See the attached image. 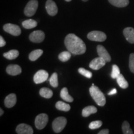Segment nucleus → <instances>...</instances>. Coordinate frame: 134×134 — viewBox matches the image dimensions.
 Segmentation results:
<instances>
[{"label":"nucleus","instance_id":"1","mask_svg":"<svg viewBox=\"0 0 134 134\" xmlns=\"http://www.w3.org/2000/svg\"><path fill=\"white\" fill-rule=\"evenodd\" d=\"M65 45L67 50L74 55L83 54L86 50L85 42L74 34L67 35L65 38Z\"/></svg>","mask_w":134,"mask_h":134},{"label":"nucleus","instance_id":"2","mask_svg":"<svg viewBox=\"0 0 134 134\" xmlns=\"http://www.w3.org/2000/svg\"><path fill=\"white\" fill-rule=\"evenodd\" d=\"M90 93L92 98L96 102V103L99 106H104L105 104V98L104 94L103 93L98 87L92 86L90 88Z\"/></svg>","mask_w":134,"mask_h":134},{"label":"nucleus","instance_id":"3","mask_svg":"<svg viewBox=\"0 0 134 134\" xmlns=\"http://www.w3.org/2000/svg\"><path fill=\"white\" fill-rule=\"evenodd\" d=\"M67 123L66 119L64 117H58L53 120L52 128L55 133H60L64 129Z\"/></svg>","mask_w":134,"mask_h":134},{"label":"nucleus","instance_id":"4","mask_svg":"<svg viewBox=\"0 0 134 134\" xmlns=\"http://www.w3.org/2000/svg\"><path fill=\"white\" fill-rule=\"evenodd\" d=\"M38 3L37 0H31L26 4L24 8V14L26 16L31 17L35 14L38 8Z\"/></svg>","mask_w":134,"mask_h":134},{"label":"nucleus","instance_id":"5","mask_svg":"<svg viewBox=\"0 0 134 134\" xmlns=\"http://www.w3.org/2000/svg\"><path fill=\"white\" fill-rule=\"evenodd\" d=\"M88 39L92 41H96V42H103L105 41L107 36L105 33L101 31H91L88 33L87 36Z\"/></svg>","mask_w":134,"mask_h":134},{"label":"nucleus","instance_id":"6","mask_svg":"<svg viewBox=\"0 0 134 134\" xmlns=\"http://www.w3.org/2000/svg\"><path fill=\"white\" fill-rule=\"evenodd\" d=\"M48 121V117L46 114H41L36 117L35 120V125L38 130L45 128Z\"/></svg>","mask_w":134,"mask_h":134},{"label":"nucleus","instance_id":"7","mask_svg":"<svg viewBox=\"0 0 134 134\" xmlns=\"http://www.w3.org/2000/svg\"><path fill=\"white\" fill-rule=\"evenodd\" d=\"M3 29L5 32L13 35L14 36H18L21 34V28L17 25L13 24H6L3 26Z\"/></svg>","mask_w":134,"mask_h":134},{"label":"nucleus","instance_id":"8","mask_svg":"<svg viewBox=\"0 0 134 134\" xmlns=\"http://www.w3.org/2000/svg\"><path fill=\"white\" fill-rule=\"evenodd\" d=\"M48 78V73L46 70H41L38 71L34 76V81L36 84L42 83L47 81Z\"/></svg>","mask_w":134,"mask_h":134},{"label":"nucleus","instance_id":"9","mask_svg":"<svg viewBox=\"0 0 134 134\" xmlns=\"http://www.w3.org/2000/svg\"><path fill=\"white\" fill-rule=\"evenodd\" d=\"M45 38V34L42 31H36L29 35L30 41L35 43H41Z\"/></svg>","mask_w":134,"mask_h":134},{"label":"nucleus","instance_id":"10","mask_svg":"<svg viewBox=\"0 0 134 134\" xmlns=\"http://www.w3.org/2000/svg\"><path fill=\"white\" fill-rule=\"evenodd\" d=\"M105 60L102 57L95 58L90 63V68L94 70H98L105 65Z\"/></svg>","mask_w":134,"mask_h":134},{"label":"nucleus","instance_id":"11","mask_svg":"<svg viewBox=\"0 0 134 134\" xmlns=\"http://www.w3.org/2000/svg\"><path fill=\"white\" fill-rule=\"evenodd\" d=\"M47 12L50 16H55L58 13V8L56 3L52 0H47L46 4Z\"/></svg>","mask_w":134,"mask_h":134},{"label":"nucleus","instance_id":"12","mask_svg":"<svg viewBox=\"0 0 134 134\" xmlns=\"http://www.w3.org/2000/svg\"><path fill=\"white\" fill-rule=\"evenodd\" d=\"M18 134H33L34 131L32 127L26 124H21L18 125L16 129Z\"/></svg>","mask_w":134,"mask_h":134},{"label":"nucleus","instance_id":"13","mask_svg":"<svg viewBox=\"0 0 134 134\" xmlns=\"http://www.w3.org/2000/svg\"><path fill=\"white\" fill-rule=\"evenodd\" d=\"M97 52L99 57H102L105 60L106 62H109L111 60V57H110L109 53L107 51V50L104 47L101 45H99L97 46Z\"/></svg>","mask_w":134,"mask_h":134},{"label":"nucleus","instance_id":"14","mask_svg":"<svg viewBox=\"0 0 134 134\" xmlns=\"http://www.w3.org/2000/svg\"><path fill=\"white\" fill-rule=\"evenodd\" d=\"M124 36L129 42L134 43V29L133 27H126L123 31Z\"/></svg>","mask_w":134,"mask_h":134},{"label":"nucleus","instance_id":"15","mask_svg":"<svg viewBox=\"0 0 134 134\" xmlns=\"http://www.w3.org/2000/svg\"><path fill=\"white\" fill-rule=\"evenodd\" d=\"M6 72L8 74L12 76H16L21 74L22 69L21 66L18 65H9L6 68Z\"/></svg>","mask_w":134,"mask_h":134},{"label":"nucleus","instance_id":"16","mask_svg":"<svg viewBox=\"0 0 134 134\" xmlns=\"http://www.w3.org/2000/svg\"><path fill=\"white\" fill-rule=\"evenodd\" d=\"M17 101L16 95L14 93L10 94L6 97L4 99V105L6 108H11L16 104Z\"/></svg>","mask_w":134,"mask_h":134},{"label":"nucleus","instance_id":"17","mask_svg":"<svg viewBox=\"0 0 134 134\" xmlns=\"http://www.w3.org/2000/svg\"><path fill=\"white\" fill-rule=\"evenodd\" d=\"M98 109L94 105H89V106L85 107L82 110V115L85 117H89L92 114H95L97 113Z\"/></svg>","mask_w":134,"mask_h":134},{"label":"nucleus","instance_id":"18","mask_svg":"<svg viewBox=\"0 0 134 134\" xmlns=\"http://www.w3.org/2000/svg\"><path fill=\"white\" fill-rule=\"evenodd\" d=\"M109 2L113 6L118 8H124L129 4V0H108Z\"/></svg>","mask_w":134,"mask_h":134},{"label":"nucleus","instance_id":"19","mask_svg":"<svg viewBox=\"0 0 134 134\" xmlns=\"http://www.w3.org/2000/svg\"><path fill=\"white\" fill-rule=\"evenodd\" d=\"M60 97L61 98L66 102L72 103L73 101V98L68 94V89L66 88H63L60 92Z\"/></svg>","mask_w":134,"mask_h":134},{"label":"nucleus","instance_id":"20","mask_svg":"<svg viewBox=\"0 0 134 134\" xmlns=\"http://www.w3.org/2000/svg\"><path fill=\"white\" fill-rule=\"evenodd\" d=\"M43 50L41 49H37L31 52L29 55V58L31 61H36L43 54Z\"/></svg>","mask_w":134,"mask_h":134},{"label":"nucleus","instance_id":"21","mask_svg":"<svg viewBox=\"0 0 134 134\" xmlns=\"http://www.w3.org/2000/svg\"><path fill=\"white\" fill-rule=\"evenodd\" d=\"M19 52L17 50H11L10 51L3 53L4 57L7 58L8 60H14L19 56Z\"/></svg>","mask_w":134,"mask_h":134},{"label":"nucleus","instance_id":"22","mask_svg":"<svg viewBox=\"0 0 134 134\" xmlns=\"http://www.w3.org/2000/svg\"><path fill=\"white\" fill-rule=\"evenodd\" d=\"M22 25H23V26L24 27L25 29H30L36 27L37 26V23L34 19H27L23 21L22 23Z\"/></svg>","mask_w":134,"mask_h":134},{"label":"nucleus","instance_id":"23","mask_svg":"<svg viewBox=\"0 0 134 134\" xmlns=\"http://www.w3.org/2000/svg\"><path fill=\"white\" fill-rule=\"evenodd\" d=\"M117 83L119 85L120 88L122 89H126L129 87V83L125 79V78L124 77L123 75L122 74H120L116 78Z\"/></svg>","mask_w":134,"mask_h":134},{"label":"nucleus","instance_id":"24","mask_svg":"<svg viewBox=\"0 0 134 134\" xmlns=\"http://www.w3.org/2000/svg\"><path fill=\"white\" fill-rule=\"evenodd\" d=\"M55 107L58 110L62 111L68 112L70 110V105L68 104L65 103L62 101H58L55 104Z\"/></svg>","mask_w":134,"mask_h":134},{"label":"nucleus","instance_id":"25","mask_svg":"<svg viewBox=\"0 0 134 134\" xmlns=\"http://www.w3.org/2000/svg\"><path fill=\"white\" fill-rule=\"evenodd\" d=\"M40 95L44 98L49 99L53 96V92L51 90L47 88H42L39 91Z\"/></svg>","mask_w":134,"mask_h":134},{"label":"nucleus","instance_id":"26","mask_svg":"<svg viewBox=\"0 0 134 134\" xmlns=\"http://www.w3.org/2000/svg\"><path fill=\"white\" fill-rule=\"evenodd\" d=\"M71 57V53L70 51L62 52L58 55V58L62 62H65L70 59Z\"/></svg>","mask_w":134,"mask_h":134},{"label":"nucleus","instance_id":"27","mask_svg":"<svg viewBox=\"0 0 134 134\" xmlns=\"http://www.w3.org/2000/svg\"><path fill=\"white\" fill-rule=\"evenodd\" d=\"M122 132L124 134H133V130L130 128V124L127 121H124L122 125Z\"/></svg>","mask_w":134,"mask_h":134},{"label":"nucleus","instance_id":"28","mask_svg":"<svg viewBox=\"0 0 134 134\" xmlns=\"http://www.w3.org/2000/svg\"><path fill=\"white\" fill-rule=\"evenodd\" d=\"M51 86L53 88H57L58 86V75L57 73H53L52 75L49 80Z\"/></svg>","mask_w":134,"mask_h":134},{"label":"nucleus","instance_id":"29","mask_svg":"<svg viewBox=\"0 0 134 134\" xmlns=\"http://www.w3.org/2000/svg\"><path fill=\"white\" fill-rule=\"evenodd\" d=\"M120 74V70L119 66L116 65H113V70H112V73H111V77L113 79H116V78L119 76Z\"/></svg>","mask_w":134,"mask_h":134},{"label":"nucleus","instance_id":"30","mask_svg":"<svg viewBox=\"0 0 134 134\" xmlns=\"http://www.w3.org/2000/svg\"><path fill=\"white\" fill-rule=\"evenodd\" d=\"M103 125V122L100 120H95V121L91 122V123L89 125V128L90 129L94 130V129H97Z\"/></svg>","mask_w":134,"mask_h":134},{"label":"nucleus","instance_id":"31","mask_svg":"<svg viewBox=\"0 0 134 134\" xmlns=\"http://www.w3.org/2000/svg\"><path fill=\"white\" fill-rule=\"evenodd\" d=\"M78 72L83 76L86 77L88 78H91L93 76V74H92L91 71H88V70L85 69L83 68H80L78 69Z\"/></svg>","mask_w":134,"mask_h":134},{"label":"nucleus","instance_id":"32","mask_svg":"<svg viewBox=\"0 0 134 134\" xmlns=\"http://www.w3.org/2000/svg\"><path fill=\"white\" fill-rule=\"evenodd\" d=\"M129 68L131 72L134 73V53H131L130 55Z\"/></svg>","mask_w":134,"mask_h":134},{"label":"nucleus","instance_id":"33","mask_svg":"<svg viewBox=\"0 0 134 134\" xmlns=\"http://www.w3.org/2000/svg\"><path fill=\"white\" fill-rule=\"evenodd\" d=\"M5 45H6V41H4V39L2 36H0V47H3Z\"/></svg>","mask_w":134,"mask_h":134},{"label":"nucleus","instance_id":"34","mask_svg":"<svg viewBox=\"0 0 134 134\" xmlns=\"http://www.w3.org/2000/svg\"><path fill=\"white\" fill-rule=\"evenodd\" d=\"M109 133V131L108 129H103L99 132L98 134H108Z\"/></svg>","mask_w":134,"mask_h":134},{"label":"nucleus","instance_id":"35","mask_svg":"<svg viewBox=\"0 0 134 134\" xmlns=\"http://www.w3.org/2000/svg\"><path fill=\"white\" fill-rule=\"evenodd\" d=\"M117 90L115 88H114L113 90H111L109 93H108V95H109V96H111V95H114L115 94L117 93Z\"/></svg>","mask_w":134,"mask_h":134},{"label":"nucleus","instance_id":"36","mask_svg":"<svg viewBox=\"0 0 134 134\" xmlns=\"http://www.w3.org/2000/svg\"><path fill=\"white\" fill-rule=\"evenodd\" d=\"M0 112H1V113H0V115H3V114H4V111H3V110L2 109H0Z\"/></svg>","mask_w":134,"mask_h":134},{"label":"nucleus","instance_id":"37","mask_svg":"<svg viewBox=\"0 0 134 134\" xmlns=\"http://www.w3.org/2000/svg\"><path fill=\"white\" fill-rule=\"evenodd\" d=\"M65 1H67V2H70V1H71V0H65Z\"/></svg>","mask_w":134,"mask_h":134},{"label":"nucleus","instance_id":"38","mask_svg":"<svg viewBox=\"0 0 134 134\" xmlns=\"http://www.w3.org/2000/svg\"><path fill=\"white\" fill-rule=\"evenodd\" d=\"M82 1H85V2H86V1H88V0H82Z\"/></svg>","mask_w":134,"mask_h":134}]
</instances>
